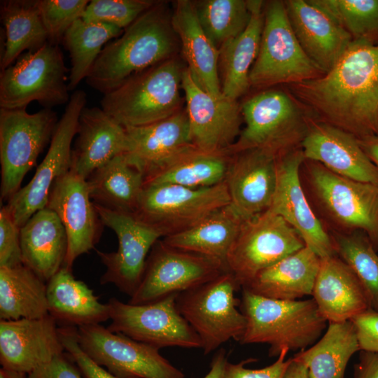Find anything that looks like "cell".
<instances>
[{"instance_id":"obj_20","label":"cell","mask_w":378,"mask_h":378,"mask_svg":"<svg viewBox=\"0 0 378 378\" xmlns=\"http://www.w3.org/2000/svg\"><path fill=\"white\" fill-rule=\"evenodd\" d=\"M46 207L56 213L65 228L68 250L63 267L71 270L78 257L94 248L104 225L87 180L69 170L54 183Z\"/></svg>"},{"instance_id":"obj_33","label":"cell","mask_w":378,"mask_h":378,"mask_svg":"<svg viewBox=\"0 0 378 378\" xmlns=\"http://www.w3.org/2000/svg\"><path fill=\"white\" fill-rule=\"evenodd\" d=\"M244 220L230 204L189 229L164 237L162 241L172 248L216 260L227 269V256Z\"/></svg>"},{"instance_id":"obj_3","label":"cell","mask_w":378,"mask_h":378,"mask_svg":"<svg viewBox=\"0 0 378 378\" xmlns=\"http://www.w3.org/2000/svg\"><path fill=\"white\" fill-rule=\"evenodd\" d=\"M241 309L247 322L239 342L267 344L270 356H279L285 349H307L319 340L327 326L313 298L274 300L242 289Z\"/></svg>"},{"instance_id":"obj_52","label":"cell","mask_w":378,"mask_h":378,"mask_svg":"<svg viewBox=\"0 0 378 378\" xmlns=\"http://www.w3.org/2000/svg\"><path fill=\"white\" fill-rule=\"evenodd\" d=\"M357 140L363 151L378 169V137L365 136Z\"/></svg>"},{"instance_id":"obj_50","label":"cell","mask_w":378,"mask_h":378,"mask_svg":"<svg viewBox=\"0 0 378 378\" xmlns=\"http://www.w3.org/2000/svg\"><path fill=\"white\" fill-rule=\"evenodd\" d=\"M354 365V378H378V353L360 351Z\"/></svg>"},{"instance_id":"obj_1","label":"cell","mask_w":378,"mask_h":378,"mask_svg":"<svg viewBox=\"0 0 378 378\" xmlns=\"http://www.w3.org/2000/svg\"><path fill=\"white\" fill-rule=\"evenodd\" d=\"M286 86L309 118L378 137V43L352 41L328 72Z\"/></svg>"},{"instance_id":"obj_2","label":"cell","mask_w":378,"mask_h":378,"mask_svg":"<svg viewBox=\"0 0 378 378\" xmlns=\"http://www.w3.org/2000/svg\"><path fill=\"white\" fill-rule=\"evenodd\" d=\"M178 38L165 2L158 1L98 56L86 83L103 94L132 76L175 56Z\"/></svg>"},{"instance_id":"obj_4","label":"cell","mask_w":378,"mask_h":378,"mask_svg":"<svg viewBox=\"0 0 378 378\" xmlns=\"http://www.w3.org/2000/svg\"><path fill=\"white\" fill-rule=\"evenodd\" d=\"M186 66L173 57L140 73L103 95L101 108L125 127L167 118L181 110Z\"/></svg>"},{"instance_id":"obj_5","label":"cell","mask_w":378,"mask_h":378,"mask_svg":"<svg viewBox=\"0 0 378 378\" xmlns=\"http://www.w3.org/2000/svg\"><path fill=\"white\" fill-rule=\"evenodd\" d=\"M241 111L245 127L230 154L259 148L279 157L300 146L307 132L309 117L288 91H262L246 100Z\"/></svg>"},{"instance_id":"obj_13","label":"cell","mask_w":378,"mask_h":378,"mask_svg":"<svg viewBox=\"0 0 378 378\" xmlns=\"http://www.w3.org/2000/svg\"><path fill=\"white\" fill-rule=\"evenodd\" d=\"M83 351L97 365L121 378H184L159 349L114 332L100 324L77 328Z\"/></svg>"},{"instance_id":"obj_18","label":"cell","mask_w":378,"mask_h":378,"mask_svg":"<svg viewBox=\"0 0 378 378\" xmlns=\"http://www.w3.org/2000/svg\"><path fill=\"white\" fill-rule=\"evenodd\" d=\"M191 144L207 153H228L240 134L241 106L235 99L216 97L201 88L186 66L182 74Z\"/></svg>"},{"instance_id":"obj_27","label":"cell","mask_w":378,"mask_h":378,"mask_svg":"<svg viewBox=\"0 0 378 378\" xmlns=\"http://www.w3.org/2000/svg\"><path fill=\"white\" fill-rule=\"evenodd\" d=\"M312 295L328 323L349 321L371 309L364 286L337 255L321 258Z\"/></svg>"},{"instance_id":"obj_7","label":"cell","mask_w":378,"mask_h":378,"mask_svg":"<svg viewBox=\"0 0 378 378\" xmlns=\"http://www.w3.org/2000/svg\"><path fill=\"white\" fill-rule=\"evenodd\" d=\"M323 74L298 41L284 1L265 4L260 48L249 75L251 87L261 89L298 83Z\"/></svg>"},{"instance_id":"obj_10","label":"cell","mask_w":378,"mask_h":378,"mask_svg":"<svg viewBox=\"0 0 378 378\" xmlns=\"http://www.w3.org/2000/svg\"><path fill=\"white\" fill-rule=\"evenodd\" d=\"M230 204L225 181L206 188L149 184L144 186L134 214L165 237L189 229Z\"/></svg>"},{"instance_id":"obj_54","label":"cell","mask_w":378,"mask_h":378,"mask_svg":"<svg viewBox=\"0 0 378 378\" xmlns=\"http://www.w3.org/2000/svg\"><path fill=\"white\" fill-rule=\"evenodd\" d=\"M27 375L26 373L3 367L0 369V378H27Z\"/></svg>"},{"instance_id":"obj_47","label":"cell","mask_w":378,"mask_h":378,"mask_svg":"<svg viewBox=\"0 0 378 378\" xmlns=\"http://www.w3.org/2000/svg\"><path fill=\"white\" fill-rule=\"evenodd\" d=\"M288 349L281 351L278 358L269 366L261 369H249L245 368L246 363L252 360L248 359L238 363L226 362L225 378H282L290 363V358L286 360Z\"/></svg>"},{"instance_id":"obj_21","label":"cell","mask_w":378,"mask_h":378,"mask_svg":"<svg viewBox=\"0 0 378 378\" xmlns=\"http://www.w3.org/2000/svg\"><path fill=\"white\" fill-rule=\"evenodd\" d=\"M230 155L225 179L230 204L247 220L270 209L276 188L279 157L259 148Z\"/></svg>"},{"instance_id":"obj_24","label":"cell","mask_w":378,"mask_h":378,"mask_svg":"<svg viewBox=\"0 0 378 378\" xmlns=\"http://www.w3.org/2000/svg\"><path fill=\"white\" fill-rule=\"evenodd\" d=\"M284 3L302 48L324 74L328 72L347 50L352 38L311 0H287Z\"/></svg>"},{"instance_id":"obj_22","label":"cell","mask_w":378,"mask_h":378,"mask_svg":"<svg viewBox=\"0 0 378 378\" xmlns=\"http://www.w3.org/2000/svg\"><path fill=\"white\" fill-rule=\"evenodd\" d=\"M56 320H0V362L3 368L29 374L64 353Z\"/></svg>"},{"instance_id":"obj_31","label":"cell","mask_w":378,"mask_h":378,"mask_svg":"<svg viewBox=\"0 0 378 378\" xmlns=\"http://www.w3.org/2000/svg\"><path fill=\"white\" fill-rule=\"evenodd\" d=\"M321 258L305 246L258 272L242 287L267 298L296 300L312 295Z\"/></svg>"},{"instance_id":"obj_28","label":"cell","mask_w":378,"mask_h":378,"mask_svg":"<svg viewBox=\"0 0 378 378\" xmlns=\"http://www.w3.org/2000/svg\"><path fill=\"white\" fill-rule=\"evenodd\" d=\"M172 23L188 64L186 67L197 84L211 95L222 97L219 51L202 28L193 1H176L172 12Z\"/></svg>"},{"instance_id":"obj_32","label":"cell","mask_w":378,"mask_h":378,"mask_svg":"<svg viewBox=\"0 0 378 378\" xmlns=\"http://www.w3.org/2000/svg\"><path fill=\"white\" fill-rule=\"evenodd\" d=\"M48 313L62 326L78 328L110 319L108 304L99 302L83 281L62 267L47 282Z\"/></svg>"},{"instance_id":"obj_38","label":"cell","mask_w":378,"mask_h":378,"mask_svg":"<svg viewBox=\"0 0 378 378\" xmlns=\"http://www.w3.org/2000/svg\"><path fill=\"white\" fill-rule=\"evenodd\" d=\"M6 41L1 55V71L13 64L26 51L36 50L48 42L36 1L10 0L1 4Z\"/></svg>"},{"instance_id":"obj_23","label":"cell","mask_w":378,"mask_h":378,"mask_svg":"<svg viewBox=\"0 0 378 378\" xmlns=\"http://www.w3.org/2000/svg\"><path fill=\"white\" fill-rule=\"evenodd\" d=\"M300 148L306 160L316 162L341 176L378 186V169L357 138L338 127L309 118Z\"/></svg>"},{"instance_id":"obj_44","label":"cell","mask_w":378,"mask_h":378,"mask_svg":"<svg viewBox=\"0 0 378 378\" xmlns=\"http://www.w3.org/2000/svg\"><path fill=\"white\" fill-rule=\"evenodd\" d=\"M90 1L88 0H37L48 42L58 45L71 26L83 14Z\"/></svg>"},{"instance_id":"obj_53","label":"cell","mask_w":378,"mask_h":378,"mask_svg":"<svg viewBox=\"0 0 378 378\" xmlns=\"http://www.w3.org/2000/svg\"><path fill=\"white\" fill-rule=\"evenodd\" d=\"M282 378H309L307 367L300 360L290 358Z\"/></svg>"},{"instance_id":"obj_12","label":"cell","mask_w":378,"mask_h":378,"mask_svg":"<svg viewBox=\"0 0 378 378\" xmlns=\"http://www.w3.org/2000/svg\"><path fill=\"white\" fill-rule=\"evenodd\" d=\"M86 102V94L82 90H77L71 94L64 112L58 120L48 150L33 178L5 205L20 227L36 212L46 207L54 183L69 172L71 144L77 134L80 115Z\"/></svg>"},{"instance_id":"obj_39","label":"cell","mask_w":378,"mask_h":378,"mask_svg":"<svg viewBox=\"0 0 378 378\" xmlns=\"http://www.w3.org/2000/svg\"><path fill=\"white\" fill-rule=\"evenodd\" d=\"M123 30L111 24L77 20L67 30L62 39L71 59L68 80L69 91L90 74L104 47L119 37Z\"/></svg>"},{"instance_id":"obj_8","label":"cell","mask_w":378,"mask_h":378,"mask_svg":"<svg viewBox=\"0 0 378 378\" xmlns=\"http://www.w3.org/2000/svg\"><path fill=\"white\" fill-rule=\"evenodd\" d=\"M63 55L58 45L46 43L23 53L1 71L0 108H26L37 102L44 108L67 104L70 99Z\"/></svg>"},{"instance_id":"obj_45","label":"cell","mask_w":378,"mask_h":378,"mask_svg":"<svg viewBox=\"0 0 378 378\" xmlns=\"http://www.w3.org/2000/svg\"><path fill=\"white\" fill-rule=\"evenodd\" d=\"M22 265L20 227L6 206L0 211V267Z\"/></svg>"},{"instance_id":"obj_37","label":"cell","mask_w":378,"mask_h":378,"mask_svg":"<svg viewBox=\"0 0 378 378\" xmlns=\"http://www.w3.org/2000/svg\"><path fill=\"white\" fill-rule=\"evenodd\" d=\"M46 283L23 264L0 267V318H38L49 314Z\"/></svg>"},{"instance_id":"obj_25","label":"cell","mask_w":378,"mask_h":378,"mask_svg":"<svg viewBox=\"0 0 378 378\" xmlns=\"http://www.w3.org/2000/svg\"><path fill=\"white\" fill-rule=\"evenodd\" d=\"M125 130L127 143L122 155L144 174L145 179L192 145L186 110L151 124Z\"/></svg>"},{"instance_id":"obj_6","label":"cell","mask_w":378,"mask_h":378,"mask_svg":"<svg viewBox=\"0 0 378 378\" xmlns=\"http://www.w3.org/2000/svg\"><path fill=\"white\" fill-rule=\"evenodd\" d=\"M240 288L233 274L225 271L177 295V309L197 334L204 354L230 340L239 342L244 335L246 318L237 309L240 301L234 295Z\"/></svg>"},{"instance_id":"obj_15","label":"cell","mask_w":378,"mask_h":378,"mask_svg":"<svg viewBox=\"0 0 378 378\" xmlns=\"http://www.w3.org/2000/svg\"><path fill=\"white\" fill-rule=\"evenodd\" d=\"M177 295L145 304L125 303L112 298L107 302L111 321L107 328L159 349L202 348L197 334L177 309Z\"/></svg>"},{"instance_id":"obj_42","label":"cell","mask_w":378,"mask_h":378,"mask_svg":"<svg viewBox=\"0 0 378 378\" xmlns=\"http://www.w3.org/2000/svg\"><path fill=\"white\" fill-rule=\"evenodd\" d=\"M352 38L378 42V0H311Z\"/></svg>"},{"instance_id":"obj_40","label":"cell","mask_w":378,"mask_h":378,"mask_svg":"<svg viewBox=\"0 0 378 378\" xmlns=\"http://www.w3.org/2000/svg\"><path fill=\"white\" fill-rule=\"evenodd\" d=\"M193 3L202 28L218 49L239 35L250 20L248 0H202Z\"/></svg>"},{"instance_id":"obj_49","label":"cell","mask_w":378,"mask_h":378,"mask_svg":"<svg viewBox=\"0 0 378 378\" xmlns=\"http://www.w3.org/2000/svg\"><path fill=\"white\" fill-rule=\"evenodd\" d=\"M81 373L66 351L28 374L27 378H82Z\"/></svg>"},{"instance_id":"obj_11","label":"cell","mask_w":378,"mask_h":378,"mask_svg":"<svg viewBox=\"0 0 378 378\" xmlns=\"http://www.w3.org/2000/svg\"><path fill=\"white\" fill-rule=\"evenodd\" d=\"M304 246L298 232L268 209L244 221L227 256L226 267L242 288L260 271Z\"/></svg>"},{"instance_id":"obj_29","label":"cell","mask_w":378,"mask_h":378,"mask_svg":"<svg viewBox=\"0 0 378 378\" xmlns=\"http://www.w3.org/2000/svg\"><path fill=\"white\" fill-rule=\"evenodd\" d=\"M22 264L48 282L63 266L67 235L55 211L45 207L20 227Z\"/></svg>"},{"instance_id":"obj_26","label":"cell","mask_w":378,"mask_h":378,"mask_svg":"<svg viewBox=\"0 0 378 378\" xmlns=\"http://www.w3.org/2000/svg\"><path fill=\"white\" fill-rule=\"evenodd\" d=\"M70 170L88 179L127 149L125 127L102 108L85 107L80 115Z\"/></svg>"},{"instance_id":"obj_30","label":"cell","mask_w":378,"mask_h":378,"mask_svg":"<svg viewBox=\"0 0 378 378\" xmlns=\"http://www.w3.org/2000/svg\"><path fill=\"white\" fill-rule=\"evenodd\" d=\"M248 1L251 17L246 27L218 49L221 92L224 97L235 100L251 87L250 71L258 54L264 25V1Z\"/></svg>"},{"instance_id":"obj_43","label":"cell","mask_w":378,"mask_h":378,"mask_svg":"<svg viewBox=\"0 0 378 378\" xmlns=\"http://www.w3.org/2000/svg\"><path fill=\"white\" fill-rule=\"evenodd\" d=\"M156 2L153 0H92L81 18L86 22L106 23L124 30Z\"/></svg>"},{"instance_id":"obj_34","label":"cell","mask_w":378,"mask_h":378,"mask_svg":"<svg viewBox=\"0 0 378 378\" xmlns=\"http://www.w3.org/2000/svg\"><path fill=\"white\" fill-rule=\"evenodd\" d=\"M87 183L94 204L134 214L144 188L145 178L120 155L94 171Z\"/></svg>"},{"instance_id":"obj_9","label":"cell","mask_w":378,"mask_h":378,"mask_svg":"<svg viewBox=\"0 0 378 378\" xmlns=\"http://www.w3.org/2000/svg\"><path fill=\"white\" fill-rule=\"evenodd\" d=\"M57 122L52 108L34 113L26 108H0L1 201H8L21 188L24 176L50 142Z\"/></svg>"},{"instance_id":"obj_17","label":"cell","mask_w":378,"mask_h":378,"mask_svg":"<svg viewBox=\"0 0 378 378\" xmlns=\"http://www.w3.org/2000/svg\"><path fill=\"white\" fill-rule=\"evenodd\" d=\"M94 204L103 225L114 231L118 241L115 252L96 250L106 267L100 284H113L120 292L131 298L141 282L149 251L163 236L133 213L114 211Z\"/></svg>"},{"instance_id":"obj_36","label":"cell","mask_w":378,"mask_h":378,"mask_svg":"<svg viewBox=\"0 0 378 378\" xmlns=\"http://www.w3.org/2000/svg\"><path fill=\"white\" fill-rule=\"evenodd\" d=\"M360 346L353 323H328L322 337L293 358L307 367L309 378H344L351 357Z\"/></svg>"},{"instance_id":"obj_16","label":"cell","mask_w":378,"mask_h":378,"mask_svg":"<svg viewBox=\"0 0 378 378\" xmlns=\"http://www.w3.org/2000/svg\"><path fill=\"white\" fill-rule=\"evenodd\" d=\"M228 271L220 262L158 240L146 260L141 282L128 302L145 304L195 288Z\"/></svg>"},{"instance_id":"obj_14","label":"cell","mask_w":378,"mask_h":378,"mask_svg":"<svg viewBox=\"0 0 378 378\" xmlns=\"http://www.w3.org/2000/svg\"><path fill=\"white\" fill-rule=\"evenodd\" d=\"M309 181L319 204L332 220L349 232L360 230L378 247V186L337 175L304 160Z\"/></svg>"},{"instance_id":"obj_48","label":"cell","mask_w":378,"mask_h":378,"mask_svg":"<svg viewBox=\"0 0 378 378\" xmlns=\"http://www.w3.org/2000/svg\"><path fill=\"white\" fill-rule=\"evenodd\" d=\"M360 351L378 353V312L369 309L350 320Z\"/></svg>"},{"instance_id":"obj_51","label":"cell","mask_w":378,"mask_h":378,"mask_svg":"<svg viewBox=\"0 0 378 378\" xmlns=\"http://www.w3.org/2000/svg\"><path fill=\"white\" fill-rule=\"evenodd\" d=\"M225 351L220 349L214 356L210 366V370L204 378H225V368L226 362Z\"/></svg>"},{"instance_id":"obj_46","label":"cell","mask_w":378,"mask_h":378,"mask_svg":"<svg viewBox=\"0 0 378 378\" xmlns=\"http://www.w3.org/2000/svg\"><path fill=\"white\" fill-rule=\"evenodd\" d=\"M59 334L64 351L74 360L84 378H121L94 363L80 348L77 328L61 326Z\"/></svg>"},{"instance_id":"obj_41","label":"cell","mask_w":378,"mask_h":378,"mask_svg":"<svg viewBox=\"0 0 378 378\" xmlns=\"http://www.w3.org/2000/svg\"><path fill=\"white\" fill-rule=\"evenodd\" d=\"M335 250L354 272L366 290L371 309L378 312V255L368 236L335 232L332 236Z\"/></svg>"},{"instance_id":"obj_35","label":"cell","mask_w":378,"mask_h":378,"mask_svg":"<svg viewBox=\"0 0 378 378\" xmlns=\"http://www.w3.org/2000/svg\"><path fill=\"white\" fill-rule=\"evenodd\" d=\"M231 155L213 153L190 146L145 179V186L168 183L189 188L211 187L225 179Z\"/></svg>"},{"instance_id":"obj_19","label":"cell","mask_w":378,"mask_h":378,"mask_svg":"<svg viewBox=\"0 0 378 378\" xmlns=\"http://www.w3.org/2000/svg\"><path fill=\"white\" fill-rule=\"evenodd\" d=\"M304 160L301 148L278 158L276 188L269 209L281 216L305 246L324 258L337 254L331 236L314 214L302 187L300 168Z\"/></svg>"}]
</instances>
